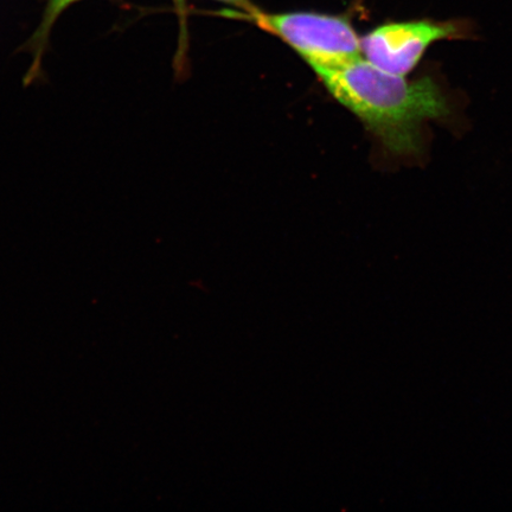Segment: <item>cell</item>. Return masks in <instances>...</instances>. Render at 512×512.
<instances>
[{
    "mask_svg": "<svg viewBox=\"0 0 512 512\" xmlns=\"http://www.w3.org/2000/svg\"><path fill=\"white\" fill-rule=\"evenodd\" d=\"M317 76L394 156L418 155L422 124L450 114L448 101L433 79L407 80L363 56Z\"/></svg>",
    "mask_w": 512,
    "mask_h": 512,
    "instance_id": "6da1fadb",
    "label": "cell"
},
{
    "mask_svg": "<svg viewBox=\"0 0 512 512\" xmlns=\"http://www.w3.org/2000/svg\"><path fill=\"white\" fill-rule=\"evenodd\" d=\"M261 29L281 38L317 75L344 66L362 55L361 38L343 16L286 12L253 17Z\"/></svg>",
    "mask_w": 512,
    "mask_h": 512,
    "instance_id": "7a4b0ae2",
    "label": "cell"
},
{
    "mask_svg": "<svg viewBox=\"0 0 512 512\" xmlns=\"http://www.w3.org/2000/svg\"><path fill=\"white\" fill-rule=\"evenodd\" d=\"M465 31V24L457 21L389 22L361 38L362 55L388 73L406 76L434 42L457 40Z\"/></svg>",
    "mask_w": 512,
    "mask_h": 512,
    "instance_id": "3957f363",
    "label": "cell"
},
{
    "mask_svg": "<svg viewBox=\"0 0 512 512\" xmlns=\"http://www.w3.org/2000/svg\"><path fill=\"white\" fill-rule=\"evenodd\" d=\"M79 2L81 0H46V8H44L40 25L21 48L22 51H27L32 56L30 67L24 76V86H30L44 78L43 57L49 47L51 30L63 12Z\"/></svg>",
    "mask_w": 512,
    "mask_h": 512,
    "instance_id": "277c9868",
    "label": "cell"
},
{
    "mask_svg": "<svg viewBox=\"0 0 512 512\" xmlns=\"http://www.w3.org/2000/svg\"><path fill=\"white\" fill-rule=\"evenodd\" d=\"M217 2H221L223 4H227L233 6V8L239 9L253 19V17L258 14L260 11L256 6L251 2V0H217Z\"/></svg>",
    "mask_w": 512,
    "mask_h": 512,
    "instance_id": "5b68a950",
    "label": "cell"
}]
</instances>
